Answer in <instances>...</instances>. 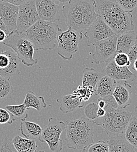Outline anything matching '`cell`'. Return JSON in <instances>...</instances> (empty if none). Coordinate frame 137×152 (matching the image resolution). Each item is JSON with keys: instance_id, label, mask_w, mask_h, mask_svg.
<instances>
[{"instance_id": "obj_1", "label": "cell", "mask_w": 137, "mask_h": 152, "mask_svg": "<svg viewBox=\"0 0 137 152\" xmlns=\"http://www.w3.org/2000/svg\"><path fill=\"white\" fill-rule=\"evenodd\" d=\"M95 0H70L62 7L68 28L82 33L99 17Z\"/></svg>"}, {"instance_id": "obj_2", "label": "cell", "mask_w": 137, "mask_h": 152, "mask_svg": "<svg viewBox=\"0 0 137 152\" xmlns=\"http://www.w3.org/2000/svg\"><path fill=\"white\" fill-rule=\"evenodd\" d=\"M99 16L118 35L134 31L135 26L131 13L125 12L113 0H95Z\"/></svg>"}, {"instance_id": "obj_3", "label": "cell", "mask_w": 137, "mask_h": 152, "mask_svg": "<svg viewBox=\"0 0 137 152\" xmlns=\"http://www.w3.org/2000/svg\"><path fill=\"white\" fill-rule=\"evenodd\" d=\"M94 125L93 121L86 117L66 121L65 140L67 147L71 149L83 151L94 143Z\"/></svg>"}, {"instance_id": "obj_4", "label": "cell", "mask_w": 137, "mask_h": 152, "mask_svg": "<svg viewBox=\"0 0 137 152\" xmlns=\"http://www.w3.org/2000/svg\"><path fill=\"white\" fill-rule=\"evenodd\" d=\"M59 29L56 22L40 19L23 34L33 43L35 50H48L56 47Z\"/></svg>"}, {"instance_id": "obj_5", "label": "cell", "mask_w": 137, "mask_h": 152, "mask_svg": "<svg viewBox=\"0 0 137 152\" xmlns=\"http://www.w3.org/2000/svg\"><path fill=\"white\" fill-rule=\"evenodd\" d=\"M133 116L129 111L120 108L106 110L104 116L93 121L95 125L102 127L109 136L122 134L125 132L127 125Z\"/></svg>"}, {"instance_id": "obj_6", "label": "cell", "mask_w": 137, "mask_h": 152, "mask_svg": "<svg viewBox=\"0 0 137 152\" xmlns=\"http://www.w3.org/2000/svg\"><path fill=\"white\" fill-rule=\"evenodd\" d=\"M2 43L14 50L24 65L31 67L38 63V58L33 57L35 50L33 43L16 29L9 32Z\"/></svg>"}, {"instance_id": "obj_7", "label": "cell", "mask_w": 137, "mask_h": 152, "mask_svg": "<svg viewBox=\"0 0 137 152\" xmlns=\"http://www.w3.org/2000/svg\"><path fill=\"white\" fill-rule=\"evenodd\" d=\"M83 34L69 29L65 31L60 28L57 37V53L63 59L71 60L74 55L78 52L79 43Z\"/></svg>"}, {"instance_id": "obj_8", "label": "cell", "mask_w": 137, "mask_h": 152, "mask_svg": "<svg viewBox=\"0 0 137 152\" xmlns=\"http://www.w3.org/2000/svg\"><path fill=\"white\" fill-rule=\"evenodd\" d=\"M65 128V122L54 117H50L47 124L42 130L39 140L46 143L51 152H61L63 148V142L61 139V134Z\"/></svg>"}, {"instance_id": "obj_9", "label": "cell", "mask_w": 137, "mask_h": 152, "mask_svg": "<svg viewBox=\"0 0 137 152\" xmlns=\"http://www.w3.org/2000/svg\"><path fill=\"white\" fill-rule=\"evenodd\" d=\"M40 19L35 0H29L19 6L16 30L23 34Z\"/></svg>"}, {"instance_id": "obj_10", "label": "cell", "mask_w": 137, "mask_h": 152, "mask_svg": "<svg viewBox=\"0 0 137 152\" xmlns=\"http://www.w3.org/2000/svg\"><path fill=\"white\" fill-rule=\"evenodd\" d=\"M82 34L86 39L88 46L93 45L99 41L117 35L99 16Z\"/></svg>"}, {"instance_id": "obj_11", "label": "cell", "mask_w": 137, "mask_h": 152, "mask_svg": "<svg viewBox=\"0 0 137 152\" xmlns=\"http://www.w3.org/2000/svg\"><path fill=\"white\" fill-rule=\"evenodd\" d=\"M117 35H115L94 43L95 51L92 55L95 63L100 64L109 62L113 58L116 54Z\"/></svg>"}, {"instance_id": "obj_12", "label": "cell", "mask_w": 137, "mask_h": 152, "mask_svg": "<svg viewBox=\"0 0 137 152\" xmlns=\"http://www.w3.org/2000/svg\"><path fill=\"white\" fill-rule=\"evenodd\" d=\"M20 74V59L17 54L11 48L2 49L0 52V76L10 79Z\"/></svg>"}, {"instance_id": "obj_13", "label": "cell", "mask_w": 137, "mask_h": 152, "mask_svg": "<svg viewBox=\"0 0 137 152\" xmlns=\"http://www.w3.org/2000/svg\"><path fill=\"white\" fill-rule=\"evenodd\" d=\"M40 19L56 22L60 19V7L56 0H35Z\"/></svg>"}, {"instance_id": "obj_14", "label": "cell", "mask_w": 137, "mask_h": 152, "mask_svg": "<svg viewBox=\"0 0 137 152\" xmlns=\"http://www.w3.org/2000/svg\"><path fill=\"white\" fill-rule=\"evenodd\" d=\"M18 12L19 6L0 1V17L9 32L16 29Z\"/></svg>"}, {"instance_id": "obj_15", "label": "cell", "mask_w": 137, "mask_h": 152, "mask_svg": "<svg viewBox=\"0 0 137 152\" xmlns=\"http://www.w3.org/2000/svg\"><path fill=\"white\" fill-rule=\"evenodd\" d=\"M113 91V96L120 108L129 107L132 102V87L127 81H118Z\"/></svg>"}, {"instance_id": "obj_16", "label": "cell", "mask_w": 137, "mask_h": 152, "mask_svg": "<svg viewBox=\"0 0 137 152\" xmlns=\"http://www.w3.org/2000/svg\"><path fill=\"white\" fill-rule=\"evenodd\" d=\"M104 75L116 81H134L137 78L136 74L133 73L128 67H120L114 62L113 58L107 63Z\"/></svg>"}, {"instance_id": "obj_17", "label": "cell", "mask_w": 137, "mask_h": 152, "mask_svg": "<svg viewBox=\"0 0 137 152\" xmlns=\"http://www.w3.org/2000/svg\"><path fill=\"white\" fill-rule=\"evenodd\" d=\"M60 104L59 110L63 113H69L76 109L80 108L84 106V102L81 101L75 93L69 95H63L57 99Z\"/></svg>"}, {"instance_id": "obj_18", "label": "cell", "mask_w": 137, "mask_h": 152, "mask_svg": "<svg viewBox=\"0 0 137 152\" xmlns=\"http://www.w3.org/2000/svg\"><path fill=\"white\" fill-rule=\"evenodd\" d=\"M117 81L104 75L98 81L95 88V94L99 98L112 95Z\"/></svg>"}, {"instance_id": "obj_19", "label": "cell", "mask_w": 137, "mask_h": 152, "mask_svg": "<svg viewBox=\"0 0 137 152\" xmlns=\"http://www.w3.org/2000/svg\"><path fill=\"white\" fill-rule=\"evenodd\" d=\"M137 40V34L134 31H127L117 35L116 54L121 52L127 53Z\"/></svg>"}, {"instance_id": "obj_20", "label": "cell", "mask_w": 137, "mask_h": 152, "mask_svg": "<svg viewBox=\"0 0 137 152\" xmlns=\"http://www.w3.org/2000/svg\"><path fill=\"white\" fill-rule=\"evenodd\" d=\"M109 152H137L125 138L124 136H114L110 137L108 140Z\"/></svg>"}, {"instance_id": "obj_21", "label": "cell", "mask_w": 137, "mask_h": 152, "mask_svg": "<svg viewBox=\"0 0 137 152\" xmlns=\"http://www.w3.org/2000/svg\"><path fill=\"white\" fill-rule=\"evenodd\" d=\"M20 131L25 138L36 140L39 138L42 132V128L38 124L27 121L26 119L20 120Z\"/></svg>"}, {"instance_id": "obj_22", "label": "cell", "mask_w": 137, "mask_h": 152, "mask_svg": "<svg viewBox=\"0 0 137 152\" xmlns=\"http://www.w3.org/2000/svg\"><path fill=\"white\" fill-rule=\"evenodd\" d=\"M12 142L18 152H36L38 145L35 140L22 137L19 135L15 136Z\"/></svg>"}, {"instance_id": "obj_23", "label": "cell", "mask_w": 137, "mask_h": 152, "mask_svg": "<svg viewBox=\"0 0 137 152\" xmlns=\"http://www.w3.org/2000/svg\"><path fill=\"white\" fill-rule=\"evenodd\" d=\"M23 103L28 110L33 108L38 111L47 107L44 97L36 95L33 91H28L26 94Z\"/></svg>"}, {"instance_id": "obj_24", "label": "cell", "mask_w": 137, "mask_h": 152, "mask_svg": "<svg viewBox=\"0 0 137 152\" xmlns=\"http://www.w3.org/2000/svg\"><path fill=\"white\" fill-rule=\"evenodd\" d=\"M103 76L101 73L94 68H85L83 72L82 86L92 87L95 88L99 80Z\"/></svg>"}, {"instance_id": "obj_25", "label": "cell", "mask_w": 137, "mask_h": 152, "mask_svg": "<svg viewBox=\"0 0 137 152\" xmlns=\"http://www.w3.org/2000/svg\"><path fill=\"white\" fill-rule=\"evenodd\" d=\"M5 109L11 115V119L8 123L9 124H11L17 120L26 119L28 118V114L26 113L28 109L23 103L20 105H7L5 107Z\"/></svg>"}, {"instance_id": "obj_26", "label": "cell", "mask_w": 137, "mask_h": 152, "mask_svg": "<svg viewBox=\"0 0 137 152\" xmlns=\"http://www.w3.org/2000/svg\"><path fill=\"white\" fill-rule=\"evenodd\" d=\"M126 140L135 148L137 149V116H132L124 132Z\"/></svg>"}, {"instance_id": "obj_27", "label": "cell", "mask_w": 137, "mask_h": 152, "mask_svg": "<svg viewBox=\"0 0 137 152\" xmlns=\"http://www.w3.org/2000/svg\"><path fill=\"white\" fill-rule=\"evenodd\" d=\"M14 92L9 79L0 76V102L8 100L12 96Z\"/></svg>"}, {"instance_id": "obj_28", "label": "cell", "mask_w": 137, "mask_h": 152, "mask_svg": "<svg viewBox=\"0 0 137 152\" xmlns=\"http://www.w3.org/2000/svg\"><path fill=\"white\" fill-rule=\"evenodd\" d=\"M76 94L81 101L85 102L89 99V98L95 94V88L92 87H85L79 86L78 88L73 91Z\"/></svg>"}, {"instance_id": "obj_29", "label": "cell", "mask_w": 137, "mask_h": 152, "mask_svg": "<svg viewBox=\"0 0 137 152\" xmlns=\"http://www.w3.org/2000/svg\"><path fill=\"white\" fill-rule=\"evenodd\" d=\"M83 152H109V147L107 142L100 140L94 142L85 148Z\"/></svg>"}, {"instance_id": "obj_30", "label": "cell", "mask_w": 137, "mask_h": 152, "mask_svg": "<svg viewBox=\"0 0 137 152\" xmlns=\"http://www.w3.org/2000/svg\"><path fill=\"white\" fill-rule=\"evenodd\" d=\"M98 109L99 106L98 104L95 102H91L86 105L84 110V114L86 118L91 121L96 119L98 118L97 113Z\"/></svg>"}, {"instance_id": "obj_31", "label": "cell", "mask_w": 137, "mask_h": 152, "mask_svg": "<svg viewBox=\"0 0 137 152\" xmlns=\"http://www.w3.org/2000/svg\"><path fill=\"white\" fill-rule=\"evenodd\" d=\"M120 6L123 10L131 13L137 7V0H113Z\"/></svg>"}, {"instance_id": "obj_32", "label": "cell", "mask_w": 137, "mask_h": 152, "mask_svg": "<svg viewBox=\"0 0 137 152\" xmlns=\"http://www.w3.org/2000/svg\"><path fill=\"white\" fill-rule=\"evenodd\" d=\"M113 60L115 64L120 67H130L131 65V63L130 61V58L125 53H116L113 57Z\"/></svg>"}, {"instance_id": "obj_33", "label": "cell", "mask_w": 137, "mask_h": 152, "mask_svg": "<svg viewBox=\"0 0 137 152\" xmlns=\"http://www.w3.org/2000/svg\"><path fill=\"white\" fill-rule=\"evenodd\" d=\"M0 152H18L14 146L12 139L7 137L2 139L0 143Z\"/></svg>"}, {"instance_id": "obj_34", "label": "cell", "mask_w": 137, "mask_h": 152, "mask_svg": "<svg viewBox=\"0 0 137 152\" xmlns=\"http://www.w3.org/2000/svg\"><path fill=\"white\" fill-rule=\"evenodd\" d=\"M127 55L130 58V61L131 63V65L129 67V69H132L133 64L135 60L137 58V40L134 45L131 47V48L130 49L128 52L127 53Z\"/></svg>"}, {"instance_id": "obj_35", "label": "cell", "mask_w": 137, "mask_h": 152, "mask_svg": "<svg viewBox=\"0 0 137 152\" xmlns=\"http://www.w3.org/2000/svg\"><path fill=\"white\" fill-rule=\"evenodd\" d=\"M103 98L106 102L105 110H107L111 108H119L113 95H110L104 98Z\"/></svg>"}, {"instance_id": "obj_36", "label": "cell", "mask_w": 137, "mask_h": 152, "mask_svg": "<svg viewBox=\"0 0 137 152\" xmlns=\"http://www.w3.org/2000/svg\"><path fill=\"white\" fill-rule=\"evenodd\" d=\"M11 119L9 113L4 108H0V124H8Z\"/></svg>"}, {"instance_id": "obj_37", "label": "cell", "mask_w": 137, "mask_h": 152, "mask_svg": "<svg viewBox=\"0 0 137 152\" xmlns=\"http://www.w3.org/2000/svg\"><path fill=\"white\" fill-rule=\"evenodd\" d=\"M2 1L10 2L12 4H14V5H17V6H20V5H21L22 4L28 1L29 0H2Z\"/></svg>"}, {"instance_id": "obj_38", "label": "cell", "mask_w": 137, "mask_h": 152, "mask_svg": "<svg viewBox=\"0 0 137 152\" xmlns=\"http://www.w3.org/2000/svg\"><path fill=\"white\" fill-rule=\"evenodd\" d=\"M8 34L4 30L0 29V43H2L7 38Z\"/></svg>"}, {"instance_id": "obj_39", "label": "cell", "mask_w": 137, "mask_h": 152, "mask_svg": "<svg viewBox=\"0 0 137 152\" xmlns=\"http://www.w3.org/2000/svg\"><path fill=\"white\" fill-rule=\"evenodd\" d=\"M98 106L99 108H104L105 110V107H106V102L104 101V99L103 98H99L98 99Z\"/></svg>"}, {"instance_id": "obj_40", "label": "cell", "mask_w": 137, "mask_h": 152, "mask_svg": "<svg viewBox=\"0 0 137 152\" xmlns=\"http://www.w3.org/2000/svg\"><path fill=\"white\" fill-rule=\"evenodd\" d=\"M0 29H2V30L5 31L6 32V33H7L8 35L9 34V32L8 31V29H7V27L5 26V24L4 23V22H3V21L2 20L1 17H0Z\"/></svg>"}, {"instance_id": "obj_41", "label": "cell", "mask_w": 137, "mask_h": 152, "mask_svg": "<svg viewBox=\"0 0 137 152\" xmlns=\"http://www.w3.org/2000/svg\"><path fill=\"white\" fill-rule=\"evenodd\" d=\"M105 114H106V110L104 108H99L98 113H97V116H98V118L102 117V116H104Z\"/></svg>"}, {"instance_id": "obj_42", "label": "cell", "mask_w": 137, "mask_h": 152, "mask_svg": "<svg viewBox=\"0 0 137 152\" xmlns=\"http://www.w3.org/2000/svg\"><path fill=\"white\" fill-rule=\"evenodd\" d=\"M132 70H136V71L137 72V58L135 60V61L133 63V67H132Z\"/></svg>"}, {"instance_id": "obj_43", "label": "cell", "mask_w": 137, "mask_h": 152, "mask_svg": "<svg viewBox=\"0 0 137 152\" xmlns=\"http://www.w3.org/2000/svg\"><path fill=\"white\" fill-rule=\"evenodd\" d=\"M56 1H57V2H60V3L65 4V3L67 2H68L70 0H56Z\"/></svg>"}, {"instance_id": "obj_44", "label": "cell", "mask_w": 137, "mask_h": 152, "mask_svg": "<svg viewBox=\"0 0 137 152\" xmlns=\"http://www.w3.org/2000/svg\"><path fill=\"white\" fill-rule=\"evenodd\" d=\"M134 112H135V115L137 116V107H135V109H134Z\"/></svg>"}, {"instance_id": "obj_45", "label": "cell", "mask_w": 137, "mask_h": 152, "mask_svg": "<svg viewBox=\"0 0 137 152\" xmlns=\"http://www.w3.org/2000/svg\"><path fill=\"white\" fill-rule=\"evenodd\" d=\"M36 152H45L44 151H37Z\"/></svg>"}, {"instance_id": "obj_46", "label": "cell", "mask_w": 137, "mask_h": 152, "mask_svg": "<svg viewBox=\"0 0 137 152\" xmlns=\"http://www.w3.org/2000/svg\"><path fill=\"white\" fill-rule=\"evenodd\" d=\"M0 1H2V0H0Z\"/></svg>"}]
</instances>
